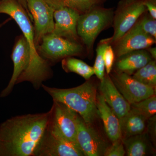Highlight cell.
Masks as SVG:
<instances>
[{
    "label": "cell",
    "mask_w": 156,
    "mask_h": 156,
    "mask_svg": "<svg viewBox=\"0 0 156 156\" xmlns=\"http://www.w3.org/2000/svg\"><path fill=\"white\" fill-rule=\"evenodd\" d=\"M50 111L12 117L0 124V156H34Z\"/></svg>",
    "instance_id": "cell-1"
},
{
    "label": "cell",
    "mask_w": 156,
    "mask_h": 156,
    "mask_svg": "<svg viewBox=\"0 0 156 156\" xmlns=\"http://www.w3.org/2000/svg\"><path fill=\"white\" fill-rule=\"evenodd\" d=\"M0 14H8L14 19L22 31L30 49L28 67L17 79L16 84L30 82L35 89L41 87L43 82L53 75L50 65L39 55L34 41V32L32 20L26 9L17 0L0 1Z\"/></svg>",
    "instance_id": "cell-2"
},
{
    "label": "cell",
    "mask_w": 156,
    "mask_h": 156,
    "mask_svg": "<svg viewBox=\"0 0 156 156\" xmlns=\"http://www.w3.org/2000/svg\"><path fill=\"white\" fill-rule=\"evenodd\" d=\"M53 100L66 105L76 112L85 122L92 125L97 114V87L91 79L74 88L58 89L42 84Z\"/></svg>",
    "instance_id": "cell-3"
},
{
    "label": "cell",
    "mask_w": 156,
    "mask_h": 156,
    "mask_svg": "<svg viewBox=\"0 0 156 156\" xmlns=\"http://www.w3.org/2000/svg\"><path fill=\"white\" fill-rule=\"evenodd\" d=\"M114 14L112 8L107 9L99 5L80 15L77 31L87 55L93 54L94 43L98 35L112 26Z\"/></svg>",
    "instance_id": "cell-4"
},
{
    "label": "cell",
    "mask_w": 156,
    "mask_h": 156,
    "mask_svg": "<svg viewBox=\"0 0 156 156\" xmlns=\"http://www.w3.org/2000/svg\"><path fill=\"white\" fill-rule=\"evenodd\" d=\"M37 52L50 65L69 57L84 56L87 53L83 44L58 36L53 33L43 37L36 46Z\"/></svg>",
    "instance_id": "cell-5"
},
{
    "label": "cell",
    "mask_w": 156,
    "mask_h": 156,
    "mask_svg": "<svg viewBox=\"0 0 156 156\" xmlns=\"http://www.w3.org/2000/svg\"><path fill=\"white\" fill-rule=\"evenodd\" d=\"M147 11L142 0H121L114 11L112 26L114 34L107 39L109 44H115Z\"/></svg>",
    "instance_id": "cell-6"
},
{
    "label": "cell",
    "mask_w": 156,
    "mask_h": 156,
    "mask_svg": "<svg viewBox=\"0 0 156 156\" xmlns=\"http://www.w3.org/2000/svg\"><path fill=\"white\" fill-rule=\"evenodd\" d=\"M76 143L47 127L34 156H84Z\"/></svg>",
    "instance_id": "cell-7"
},
{
    "label": "cell",
    "mask_w": 156,
    "mask_h": 156,
    "mask_svg": "<svg viewBox=\"0 0 156 156\" xmlns=\"http://www.w3.org/2000/svg\"><path fill=\"white\" fill-rule=\"evenodd\" d=\"M29 12L34 23L36 47L43 37L52 33L54 27L55 9L47 0H26Z\"/></svg>",
    "instance_id": "cell-8"
},
{
    "label": "cell",
    "mask_w": 156,
    "mask_h": 156,
    "mask_svg": "<svg viewBox=\"0 0 156 156\" xmlns=\"http://www.w3.org/2000/svg\"><path fill=\"white\" fill-rule=\"evenodd\" d=\"M49 111L48 126L65 138L77 143L78 114L64 104L54 100Z\"/></svg>",
    "instance_id": "cell-9"
},
{
    "label": "cell",
    "mask_w": 156,
    "mask_h": 156,
    "mask_svg": "<svg viewBox=\"0 0 156 156\" xmlns=\"http://www.w3.org/2000/svg\"><path fill=\"white\" fill-rule=\"evenodd\" d=\"M109 74L117 89L130 105L155 94L156 88L140 83L132 76L115 70Z\"/></svg>",
    "instance_id": "cell-10"
},
{
    "label": "cell",
    "mask_w": 156,
    "mask_h": 156,
    "mask_svg": "<svg viewBox=\"0 0 156 156\" xmlns=\"http://www.w3.org/2000/svg\"><path fill=\"white\" fill-rule=\"evenodd\" d=\"M156 39L145 33L136 22L119 40L112 45L116 58L132 51L146 50L156 44Z\"/></svg>",
    "instance_id": "cell-11"
},
{
    "label": "cell",
    "mask_w": 156,
    "mask_h": 156,
    "mask_svg": "<svg viewBox=\"0 0 156 156\" xmlns=\"http://www.w3.org/2000/svg\"><path fill=\"white\" fill-rule=\"evenodd\" d=\"M91 125L85 122L78 115L76 135L77 143L85 156L103 155L107 148L106 145Z\"/></svg>",
    "instance_id": "cell-12"
},
{
    "label": "cell",
    "mask_w": 156,
    "mask_h": 156,
    "mask_svg": "<svg viewBox=\"0 0 156 156\" xmlns=\"http://www.w3.org/2000/svg\"><path fill=\"white\" fill-rule=\"evenodd\" d=\"M11 58L14 64L13 74L8 86L3 89L0 97L9 96L13 90L20 76L28 67L30 60L29 44L23 34L17 36L11 53Z\"/></svg>",
    "instance_id": "cell-13"
},
{
    "label": "cell",
    "mask_w": 156,
    "mask_h": 156,
    "mask_svg": "<svg viewBox=\"0 0 156 156\" xmlns=\"http://www.w3.org/2000/svg\"><path fill=\"white\" fill-rule=\"evenodd\" d=\"M80 14L69 8L61 7L54 11V27L52 33L58 36L81 43L78 36L77 25Z\"/></svg>",
    "instance_id": "cell-14"
},
{
    "label": "cell",
    "mask_w": 156,
    "mask_h": 156,
    "mask_svg": "<svg viewBox=\"0 0 156 156\" xmlns=\"http://www.w3.org/2000/svg\"><path fill=\"white\" fill-rule=\"evenodd\" d=\"M99 93L119 120L130 111L131 105L117 89L109 75H105L100 81Z\"/></svg>",
    "instance_id": "cell-15"
},
{
    "label": "cell",
    "mask_w": 156,
    "mask_h": 156,
    "mask_svg": "<svg viewBox=\"0 0 156 156\" xmlns=\"http://www.w3.org/2000/svg\"><path fill=\"white\" fill-rule=\"evenodd\" d=\"M96 108L109 138L112 142L122 139L119 119L99 93H97L96 96Z\"/></svg>",
    "instance_id": "cell-16"
},
{
    "label": "cell",
    "mask_w": 156,
    "mask_h": 156,
    "mask_svg": "<svg viewBox=\"0 0 156 156\" xmlns=\"http://www.w3.org/2000/svg\"><path fill=\"white\" fill-rule=\"evenodd\" d=\"M153 59L146 50L132 51L117 58L115 71L132 76Z\"/></svg>",
    "instance_id": "cell-17"
},
{
    "label": "cell",
    "mask_w": 156,
    "mask_h": 156,
    "mask_svg": "<svg viewBox=\"0 0 156 156\" xmlns=\"http://www.w3.org/2000/svg\"><path fill=\"white\" fill-rule=\"evenodd\" d=\"M147 120L142 115L130 109L129 112L120 120L122 138L142 134L146 128Z\"/></svg>",
    "instance_id": "cell-18"
},
{
    "label": "cell",
    "mask_w": 156,
    "mask_h": 156,
    "mask_svg": "<svg viewBox=\"0 0 156 156\" xmlns=\"http://www.w3.org/2000/svg\"><path fill=\"white\" fill-rule=\"evenodd\" d=\"M104 0H47L55 9L61 7L69 8L80 14H84L95 6L100 5Z\"/></svg>",
    "instance_id": "cell-19"
},
{
    "label": "cell",
    "mask_w": 156,
    "mask_h": 156,
    "mask_svg": "<svg viewBox=\"0 0 156 156\" xmlns=\"http://www.w3.org/2000/svg\"><path fill=\"white\" fill-rule=\"evenodd\" d=\"M62 67L66 73H74L81 76L86 80L95 74L93 67L84 61L74 57L66 58L61 60Z\"/></svg>",
    "instance_id": "cell-20"
},
{
    "label": "cell",
    "mask_w": 156,
    "mask_h": 156,
    "mask_svg": "<svg viewBox=\"0 0 156 156\" xmlns=\"http://www.w3.org/2000/svg\"><path fill=\"white\" fill-rule=\"evenodd\" d=\"M122 140L126 147L125 150L127 156H144L146 154L148 148L147 144L141 134Z\"/></svg>",
    "instance_id": "cell-21"
},
{
    "label": "cell",
    "mask_w": 156,
    "mask_h": 156,
    "mask_svg": "<svg viewBox=\"0 0 156 156\" xmlns=\"http://www.w3.org/2000/svg\"><path fill=\"white\" fill-rule=\"evenodd\" d=\"M132 76L144 85L156 88V60L152 59L147 64L136 71Z\"/></svg>",
    "instance_id": "cell-22"
},
{
    "label": "cell",
    "mask_w": 156,
    "mask_h": 156,
    "mask_svg": "<svg viewBox=\"0 0 156 156\" xmlns=\"http://www.w3.org/2000/svg\"><path fill=\"white\" fill-rule=\"evenodd\" d=\"M131 109L142 115L147 119H149L156 114V94L139 102L131 104Z\"/></svg>",
    "instance_id": "cell-23"
},
{
    "label": "cell",
    "mask_w": 156,
    "mask_h": 156,
    "mask_svg": "<svg viewBox=\"0 0 156 156\" xmlns=\"http://www.w3.org/2000/svg\"><path fill=\"white\" fill-rule=\"evenodd\" d=\"M109 44L107 39H103L101 40L98 44L96 49V56L95 63L93 68L94 73L96 77L100 81L103 80L105 75L104 62L103 59V52L105 47Z\"/></svg>",
    "instance_id": "cell-24"
},
{
    "label": "cell",
    "mask_w": 156,
    "mask_h": 156,
    "mask_svg": "<svg viewBox=\"0 0 156 156\" xmlns=\"http://www.w3.org/2000/svg\"><path fill=\"white\" fill-rule=\"evenodd\" d=\"M136 22L145 33L156 39V20L146 11L139 17Z\"/></svg>",
    "instance_id": "cell-25"
},
{
    "label": "cell",
    "mask_w": 156,
    "mask_h": 156,
    "mask_svg": "<svg viewBox=\"0 0 156 156\" xmlns=\"http://www.w3.org/2000/svg\"><path fill=\"white\" fill-rule=\"evenodd\" d=\"M112 144L107 147L104 156H124L126 154L122 139L113 141Z\"/></svg>",
    "instance_id": "cell-26"
},
{
    "label": "cell",
    "mask_w": 156,
    "mask_h": 156,
    "mask_svg": "<svg viewBox=\"0 0 156 156\" xmlns=\"http://www.w3.org/2000/svg\"><path fill=\"white\" fill-rule=\"evenodd\" d=\"M103 56L106 73L109 74L112 69L115 58L114 51L111 45L108 44L105 47L104 50Z\"/></svg>",
    "instance_id": "cell-27"
},
{
    "label": "cell",
    "mask_w": 156,
    "mask_h": 156,
    "mask_svg": "<svg viewBox=\"0 0 156 156\" xmlns=\"http://www.w3.org/2000/svg\"><path fill=\"white\" fill-rule=\"evenodd\" d=\"M149 14L156 19V0H142Z\"/></svg>",
    "instance_id": "cell-28"
},
{
    "label": "cell",
    "mask_w": 156,
    "mask_h": 156,
    "mask_svg": "<svg viewBox=\"0 0 156 156\" xmlns=\"http://www.w3.org/2000/svg\"><path fill=\"white\" fill-rule=\"evenodd\" d=\"M147 50V52L149 53L150 55L151 56L152 58L153 59H155L156 60V47L155 48H152L151 47L150 48H147L146 49Z\"/></svg>",
    "instance_id": "cell-29"
},
{
    "label": "cell",
    "mask_w": 156,
    "mask_h": 156,
    "mask_svg": "<svg viewBox=\"0 0 156 156\" xmlns=\"http://www.w3.org/2000/svg\"><path fill=\"white\" fill-rule=\"evenodd\" d=\"M1 1V0H0ZM18 2H19L21 5H22L24 7V9H26L27 13H28L29 15L30 16L31 19H32L31 16L29 12L28 9H27V5L26 0H17Z\"/></svg>",
    "instance_id": "cell-30"
},
{
    "label": "cell",
    "mask_w": 156,
    "mask_h": 156,
    "mask_svg": "<svg viewBox=\"0 0 156 156\" xmlns=\"http://www.w3.org/2000/svg\"><path fill=\"white\" fill-rule=\"evenodd\" d=\"M11 18H9V19L6 20H5V21H4L3 23H1L0 24V28L1 27H2L3 26H4V25H5V24H6V23H7L8 22H9L10 20H11Z\"/></svg>",
    "instance_id": "cell-31"
}]
</instances>
